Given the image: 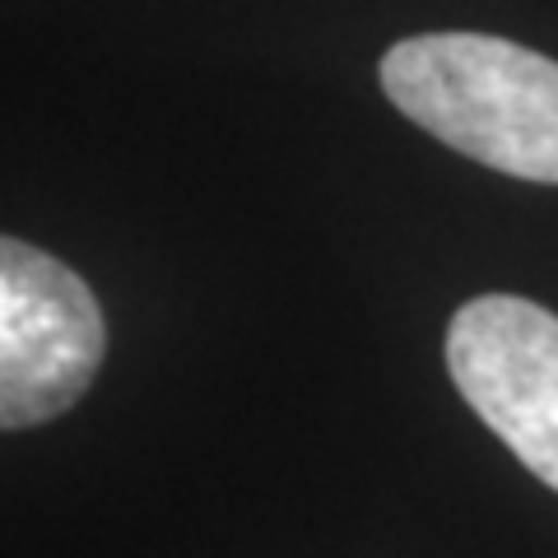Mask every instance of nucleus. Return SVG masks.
Masks as SVG:
<instances>
[{
  "label": "nucleus",
  "mask_w": 558,
  "mask_h": 558,
  "mask_svg": "<svg viewBox=\"0 0 558 558\" xmlns=\"http://www.w3.org/2000/svg\"><path fill=\"white\" fill-rule=\"evenodd\" d=\"M447 373L512 457L558 488V317L517 293L470 299L447 326Z\"/></svg>",
  "instance_id": "nucleus-3"
},
{
  "label": "nucleus",
  "mask_w": 558,
  "mask_h": 558,
  "mask_svg": "<svg viewBox=\"0 0 558 558\" xmlns=\"http://www.w3.org/2000/svg\"><path fill=\"white\" fill-rule=\"evenodd\" d=\"M102 354L94 289L51 252L0 233V433L65 414L94 387Z\"/></svg>",
  "instance_id": "nucleus-2"
},
{
  "label": "nucleus",
  "mask_w": 558,
  "mask_h": 558,
  "mask_svg": "<svg viewBox=\"0 0 558 558\" xmlns=\"http://www.w3.org/2000/svg\"><path fill=\"white\" fill-rule=\"evenodd\" d=\"M381 89L465 159L558 186V61L488 33H418L381 57Z\"/></svg>",
  "instance_id": "nucleus-1"
}]
</instances>
